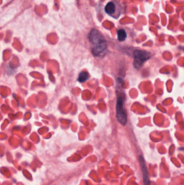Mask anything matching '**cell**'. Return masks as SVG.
<instances>
[{
    "instance_id": "obj_1",
    "label": "cell",
    "mask_w": 184,
    "mask_h": 185,
    "mask_svg": "<svg viewBox=\"0 0 184 185\" xmlns=\"http://www.w3.org/2000/svg\"><path fill=\"white\" fill-rule=\"evenodd\" d=\"M89 38L93 48L92 54L95 56H102L106 53L107 41L103 35L97 29H92L89 34Z\"/></svg>"
},
{
    "instance_id": "obj_2",
    "label": "cell",
    "mask_w": 184,
    "mask_h": 185,
    "mask_svg": "<svg viewBox=\"0 0 184 185\" xmlns=\"http://www.w3.org/2000/svg\"><path fill=\"white\" fill-rule=\"evenodd\" d=\"M150 59V53L145 51L137 49L134 51L133 66L137 69H139L142 64Z\"/></svg>"
},
{
    "instance_id": "obj_3",
    "label": "cell",
    "mask_w": 184,
    "mask_h": 185,
    "mask_svg": "<svg viewBox=\"0 0 184 185\" xmlns=\"http://www.w3.org/2000/svg\"><path fill=\"white\" fill-rule=\"evenodd\" d=\"M122 10L121 6L118 2L113 0L107 4L105 7V11L109 15L117 19L120 15Z\"/></svg>"
},
{
    "instance_id": "obj_4",
    "label": "cell",
    "mask_w": 184,
    "mask_h": 185,
    "mask_svg": "<svg viewBox=\"0 0 184 185\" xmlns=\"http://www.w3.org/2000/svg\"><path fill=\"white\" fill-rule=\"evenodd\" d=\"M116 117L117 120L120 124L125 126L127 123V114L126 111L124 109L123 99L118 97L117 101Z\"/></svg>"
},
{
    "instance_id": "obj_5",
    "label": "cell",
    "mask_w": 184,
    "mask_h": 185,
    "mask_svg": "<svg viewBox=\"0 0 184 185\" xmlns=\"http://www.w3.org/2000/svg\"><path fill=\"white\" fill-rule=\"evenodd\" d=\"M139 161L140 163V166L142 169V176L144 179V185H150V180H149V174L147 172V170L146 168L144 158L142 156L139 157Z\"/></svg>"
},
{
    "instance_id": "obj_6",
    "label": "cell",
    "mask_w": 184,
    "mask_h": 185,
    "mask_svg": "<svg viewBox=\"0 0 184 185\" xmlns=\"http://www.w3.org/2000/svg\"><path fill=\"white\" fill-rule=\"evenodd\" d=\"M127 38V34L125 30L120 29L117 32V38L120 41H124Z\"/></svg>"
},
{
    "instance_id": "obj_7",
    "label": "cell",
    "mask_w": 184,
    "mask_h": 185,
    "mask_svg": "<svg viewBox=\"0 0 184 185\" xmlns=\"http://www.w3.org/2000/svg\"><path fill=\"white\" fill-rule=\"evenodd\" d=\"M89 79V75L86 72H82L79 74V77L78 78V81L79 82H84Z\"/></svg>"
}]
</instances>
